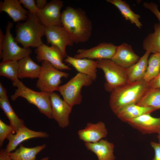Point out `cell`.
Wrapping results in <instances>:
<instances>
[{"instance_id":"cell-1","label":"cell","mask_w":160,"mask_h":160,"mask_svg":"<svg viewBox=\"0 0 160 160\" xmlns=\"http://www.w3.org/2000/svg\"><path fill=\"white\" fill-rule=\"evenodd\" d=\"M62 25L71 36L74 43L87 41L92 35V23L84 11L67 6L62 12Z\"/></svg>"},{"instance_id":"cell-2","label":"cell","mask_w":160,"mask_h":160,"mask_svg":"<svg viewBox=\"0 0 160 160\" xmlns=\"http://www.w3.org/2000/svg\"><path fill=\"white\" fill-rule=\"evenodd\" d=\"M149 88L148 83L143 79L116 88L111 92V109L115 113L124 106L137 104Z\"/></svg>"},{"instance_id":"cell-3","label":"cell","mask_w":160,"mask_h":160,"mask_svg":"<svg viewBox=\"0 0 160 160\" xmlns=\"http://www.w3.org/2000/svg\"><path fill=\"white\" fill-rule=\"evenodd\" d=\"M45 29L38 16L28 11L25 22L16 24L15 40L23 47L37 48L44 44L41 38L45 35Z\"/></svg>"},{"instance_id":"cell-4","label":"cell","mask_w":160,"mask_h":160,"mask_svg":"<svg viewBox=\"0 0 160 160\" xmlns=\"http://www.w3.org/2000/svg\"><path fill=\"white\" fill-rule=\"evenodd\" d=\"M12 84L17 87L14 94L10 97L13 101L19 97L23 98L29 103L36 106L39 111L48 118L53 119L50 93L33 91L26 87L19 80L12 82Z\"/></svg>"},{"instance_id":"cell-5","label":"cell","mask_w":160,"mask_h":160,"mask_svg":"<svg viewBox=\"0 0 160 160\" xmlns=\"http://www.w3.org/2000/svg\"><path fill=\"white\" fill-rule=\"evenodd\" d=\"M97 68L103 71L105 82V90L111 92L116 88L128 82L127 68L121 67L111 60L101 59L96 60Z\"/></svg>"},{"instance_id":"cell-6","label":"cell","mask_w":160,"mask_h":160,"mask_svg":"<svg viewBox=\"0 0 160 160\" xmlns=\"http://www.w3.org/2000/svg\"><path fill=\"white\" fill-rule=\"evenodd\" d=\"M88 76L79 73L57 89L63 100L72 107L80 104L82 100L81 88L91 85L93 82Z\"/></svg>"},{"instance_id":"cell-7","label":"cell","mask_w":160,"mask_h":160,"mask_svg":"<svg viewBox=\"0 0 160 160\" xmlns=\"http://www.w3.org/2000/svg\"><path fill=\"white\" fill-rule=\"evenodd\" d=\"M41 69L36 83V87L41 91L51 93L57 91L63 78L68 77V73L55 68L49 62H42Z\"/></svg>"},{"instance_id":"cell-8","label":"cell","mask_w":160,"mask_h":160,"mask_svg":"<svg viewBox=\"0 0 160 160\" xmlns=\"http://www.w3.org/2000/svg\"><path fill=\"white\" fill-rule=\"evenodd\" d=\"M13 26V23L8 21L6 27L1 52L0 54V58H2V62L18 61L30 55L32 53L30 47H21L18 45L11 33Z\"/></svg>"},{"instance_id":"cell-9","label":"cell","mask_w":160,"mask_h":160,"mask_svg":"<svg viewBox=\"0 0 160 160\" xmlns=\"http://www.w3.org/2000/svg\"><path fill=\"white\" fill-rule=\"evenodd\" d=\"M45 36L47 43L57 47L65 58L66 47L73 46L74 43L65 28L60 25L46 27Z\"/></svg>"},{"instance_id":"cell-10","label":"cell","mask_w":160,"mask_h":160,"mask_svg":"<svg viewBox=\"0 0 160 160\" xmlns=\"http://www.w3.org/2000/svg\"><path fill=\"white\" fill-rule=\"evenodd\" d=\"M35 52L38 62L47 61L55 68L61 71L71 70L68 65L63 63L64 58L60 50L56 47L52 45L49 46L43 44L37 48Z\"/></svg>"},{"instance_id":"cell-11","label":"cell","mask_w":160,"mask_h":160,"mask_svg":"<svg viewBox=\"0 0 160 160\" xmlns=\"http://www.w3.org/2000/svg\"><path fill=\"white\" fill-rule=\"evenodd\" d=\"M117 46L110 43L103 42L88 49H79L73 57L93 60H111L114 56Z\"/></svg>"},{"instance_id":"cell-12","label":"cell","mask_w":160,"mask_h":160,"mask_svg":"<svg viewBox=\"0 0 160 160\" xmlns=\"http://www.w3.org/2000/svg\"><path fill=\"white\" fill-rule=\"evenodd\" d=\"M63 6V1L53 0L48 3L43 9H39L36 15L46 27L62 25L60 11Z\"/></svg>"},{"instance_id":"cell-13","label":"cell","mask_w":160,"mask_h":160,"mask_svg":"<svg viewBox=\"0 0 160 160\" xmlns=\"http://www.w3.org/2000/svg\"><path fill=\"white\" fill-rule=\"evenodd\" d=\"M50 99L53 119L60 127H67L69 124V117L73 107L56 93H50Z\"/></svg>"},{"instance_id":"cell-14","label":"cell","mask_w":160,"mask_h":160,"mask_svg":"<svg viewBox=\"0 0 160 160\" xmlns=\"http://www.w3.org/2000/svg\"><path fill=\"white\" fill-rule=\"evenodd\" d=\"M49 137V134L46 132L34 131L24 125L15 134L12 133L9 135L7 138L8 143L5 150L9 153L15 150L19 145L25 141L33 138H47Z\"/></svg>"},{"instance_id":"cell-15","label":"cell","mask_w":160,"mask_h":160,"mask_svg":"<svg viewBox=\"0 0 160 160\" xmlns=\"http://www.w3.org/2000/svg\"><path fill=\"white\" fill-rule=\"evenodd\" d=\"M77 133L79 138L84 143H94L105 137L108 131L104 123L100 121L96 123H88L86 126Z\"/></svg>"},{"instance_id":"cell-16","label":"cell","mask_w":160,"mask_h":160,"mask_svg":"<svg viewBox=\"0 0 160 160\" xmlns=\"http://www.w3.org/2000/svg\"><path fill=\"white\" fill-rule=\"evenodd\" d=\"M127 123L143 134L158 133L160 132V117H153L149 113L143 114Z\"/></svg>"},{"instance_id":"cell-17","label":"cell","mask_w":160,"mask_h":160,"mask_svg":"<svg viewBox=\"0 0 160 160\" xmlns=\"http://www.w3.org/2000/svg\"><path fill=\"white\" fill-rule=\"evenodd\" d=\"M140 58L130 45L123 43L117 46L115 53L111 60L121 67L127 68L136 63Z\"/></svg>"},{"instance_id":"cell-18","label":"cell","mask_w":160,"mask_h":160,"mask_svg":"<svg viewBox=\"0 0 160 160\" xmlns=\"http://www.w3.org/2000/svg\"><path fill=\"white\" fill-rule=\"evenodd\" d=\"M73 66L79 73L89 76L93 81L97 78V61L87 59L77 58L67 55L64 60Z\"/></svg>"},{"instance_id":"cell-19","label":"cell","mask_w":160,"mask_h":160,"mask_svg":"<svg viewBox=\"0 0 160 160\" xmlns=\"http://www.w3.org/2000/svg\"><path fill=\"white\" fill-rule=\"evenodd\" d=\"M87 148L97 156L98 160H115L114 144L106 140L102 139L94 143H84Z\"/></svg>"},{"instance_id":"cell-20","label":"cell","mask_w":160,"mask_h":160,"mask_svg":"<svg viewBox=\"0 0 160 160\" xmlns=\"http://www.w3.org/2000/svg\"><path fill=\"white\" fill-rule=\"evenodd\" d=\"M0 11L7 13L15 22L25 20L28 12L23 8L19 0H18L1 1Z\"/></svg>"},{"instance_id":"cell-21","label":"cell","mask_w":160,"mask_h":160,"mask_svg":"<svg viewBox=\"0 0 160 160\" xmlns=\"http://www.w3.org/2000/svg\"><path fill=\"white\" fill-rule=\"evenodd\" d=\"M157 110L152 107H143L137 104H131L123 107L114 114L121 121L127 122L143 114H150Z\"/></svg>"},{"instance_id":"cell-22","label":"cell","mask_w":160,"mask_h":160,"mask_svg":"<svg viewBox=\"0 0 160 160\" xmlns=\"http://www.w3.org/2000/svg\"><path fill=\"white\" fill-rule=\"evenodd\" d=\"M18 62V78H38L41 69V66L34 62L30 55L26 56Z\"/></svg>"},{"instance_id":"cell-23","label":"cell","mask_w":160,"mask_h":160,"mask_svg":"<svg viewBox=\"0 0 160 160\" xmlns=\"http://www.w3.org/2000/svg\"><path fill=\"white\" fill-rule=\"evenodd\" d=\"M150 54V52L146 51L136 63L127 68L128 77L127 83L143 79L147 70Z\"/></svg>"},{"instance_id":"cell-24","label":"cell","mask_w":160,"mask_h":160,"mask_svg":"<svg viewBox=\"0 0 160 160\" xmlns=\"http://www.w3.org/2000/svg\"><path fill=\"white\" fill-rule=\"evenodd\" d=\"M15 151L8 153L13 160H35L37 155L46 147L45 144L32 148L24 147L20 144Z\"/></svg>"},{"instance_id":"cell-25","label":"cell","mask_w":160,"mask_h":160,"mask_svg":"<svg viewBox=\"0 0 160 160\" xmlns=\"http://www.w3.org/2000/svg\"><path fill=\"white\" fill-rule=\"evenodd\" d=\"M106 1L116 7L126 20L129 21L139 28H141L142 24L140 21V15L134 12L126 2L122 0H107Z\"/></svg>"},{"instance_id":"cell-26","label":"cell","mask_w":160,"mask_h":160,"mask_svg":"<svg viewBox=\"0 0 160 160\" xmlns=\"http://www.w3.org/2000/svg\"><path fill=\"white\" fill-rule=\"evenodd\" d=\"M0 107L9 119L10 125L15 132L25 125L23 121L18 117L12 109L7 97L0 98Z\"/></svg>"},{"instance_id":"cell-27","label":"cell","mask_w":160,"mask_h":160,"mask_svg":"<svg viewBox=\"0 0 160 160\" xmlns=\"http://www.w3.org/2000/svg\"><path fill=\"white\" fill-rule=\"evenodd\" d=\"M153 28L154 32L148 34L143 43V49L152 54L160 52V24L156 23Z\"/></svg>"},{"instance_id":"cell-28","label":"cell","mask_w":160,"mask_h":160,"mask_svg":"<svg viewBox=\"0 0 160 160\" xmlns=\"http://www.w3.org/2000/svg\"><path fill=\"white\" fill-rule=\"evenodd\" d=\"M137 104L160 109V88H149Z\"/></svg>"},{"instance_id":"cell-29","label":"cell","mask_w":160,"mask_h":160,"mask_svg":"<svg viewBox=\"0 0 160 160\" xmlns=\"http://www.w3.org/2000/svg\"><path fill=\"white\" fill-rule=\"evenodd\" d=\"M160 71V52L152 54L149 57L146 71L143 79L148 83L155 78Z\"/></svg>"},{"instance_id":"cell-30","label":"cell","mask_w":160,"mask_h":160,"mask_svg":"<svg viewBox=\"0 0 160 160\" xmlns=\"http://www.w3.org/2000/svg\"><path fill=\"white\" fill-rule=\"evenodd\" d=\"M18 61H10L1 62L0 63V75L5 76L13 82L19 80Z\"/></svg>"},{"instance_id":"cell-31","label":"cell","mask_w":160,"mask_h":160,"mask_svg":"<svg viewBox=\"0 0 160 160\" xmlns=\"http://www.w3.org/2000/svg\"><path fill=\"white\" fill-rule=\"evenodd\" d=\"M13 131V129L10 125L6 124L1 120H0V148L2 147L5 140Z\"/></svg>"},{"instance_id":"cell-32","label":"cell","mask_w":160,"mask_h":160,"mask_svg":"<svg viewBox=\"0 0 160 160\" xmlns=\"http://www.w3.org/2000/svg\"><path fill=\"white\" fill-rule=\"evenodd\" d=\"M19 1L24 7L31 13L36 15L39 10L34 0H19Z\"/></svg>"},{"instance_id":"cell-33","label":"cell","mask_w":160,"mask_h":160,"mask_svg":"<svg viewBox=\"0 0 160 160\" xmlns=\"http://www.w3.org/2000/svg\"><path fill=\"white\" fill-rule=\"evenodd\" d=\"M143 5L145 8L149 10L154 15L160 24V12L158 9L157 4L152 2H151L149 3L144 2Z\"/></svg>"},{"instance_id":"cell-34","label":"cell","mask_w":160,"mask_h":160,"mask_svg":"<svg viewBox=\"0 0 160 160\" xmlns=\"http://www.w3.org/2000/svg\"><path fill=\"white\" fill-rule=\"evenodd\" d=\"M150 144L155 152L154 157L152 160H160V144L152 141Z\"/></svg>"},{"instance_id":"cell-35","label":"cell","mask_w":160,"mask_h":160,"mask_svg":"<svg viewBox=\"0 0 160 160\" xmlns=\"http://www.w3.org/2000/svg\"><path fill=\"white\" fill-rule=\"evenodd\" d=\"M148 84L149 88H160V71L158 75Z\"/></svg>"},{"instance_id":"cell-36","label":"cell","mask_w":160,"mask_h":160,"mask_svg":"<svg viewBox=\"0 0 160 160\" xmlns=\"http://www.w3.org/2000/svg\"><path fill=\"white\" fill-rule=\"evenodd\" d=\"M0 160H13L9 156L8 153L5 149H1L0 151Z\"/></svg>"},{"instance_id":"cell-37","label":"cell","mask_w":160,"mask_h":160,"mask_svg":"<svg viewBox=\"0 0 160 160\" xmlns=\"http://www.w3.org/2000/svg\"><path fill=\"white\" fill-rule=\"evenodd\" d=\"M36 6L39 9H43L48 3L46 0H36Z\"/></svg>"},{"instance_id":"cell-38","label":"cell","mask_w":160,"mask_h":160,"mask_svg":"<svg viewBox=\"0 0 160 160\" xmlns=\"http://www.w3.org/2000/svg\"><path fill=\"white\" fill-rule=\"evenodd\" d=\"M6 89L0 83V98L7 97V95Z\"/></svg>"},{"instance_id":"cell-39","label":"cell","mask_w":160,"mask_h":160,"mask_svg":"<svg viewBox=\"0 0 160 160\" xmlns=\"http://www.w3.org/2000/svg\"><path fill=\"white\" fill-rule=\"evenodd\" d=\"M4 34L2 30L0 29V54L1 53L2 43L4 39Z\"/></svg>"},{"instance_id":"cell-40","label":"cell","mask_w":160,"mask_h":160,"mask_svg":"<svg viewBox=\"0 0 160 160\" xmlns=\"http://www.w3.org/2000/svg\"><path fill=\"white\" fill-rule=\"evenodd\" d=\"M157 138L159 141V143L160 144V132L157 133Z\"/></svg>"},{"instance_id":"cell-41","label":"cell","mask_w":160,"mask_h":160,"mask_svg":"<svg viewBox=\"0 0 160 160\" xmlns=\"http://www.w3.org/2000/svg\"><path fill=\"white\" fill-rule=\"evenodd\" d=\"M49 159V157H44V158L41 159L40 160H48Z\"/></svg>"}]
</instances>
